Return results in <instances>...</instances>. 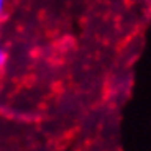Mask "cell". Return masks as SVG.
<instances>
[{
	"label": "cell",
	"mask_w": 151,
	"mask_h": 151,
	"mask_svg": "<svg viewBox=\"0 0 151 151\" xmlns=\"http://www.w3.org/2000/svg\"><path fill=\"white\" fill-rule=\"evenodd\" d=\"M5 63H7V53H5V49L0 46V69L5 66Z\"/></svg>",
	"instance_id": "6da1fadb"
},
{
	"label": "cell",
	"mask_w": 151,
	"mask_h": 151,
	"mask_svg": "<svg viewBox=\"0 0 151 151\" xmlns=\"http://www.w3.org/2000/svg\"><path fill=\"white\" fill-rule=\"evenodd\" d=\"M4 7H5V0H0V20L4 17Z\"/></svg>",
	"instance_id": "7a4b0ae2"
}]
</instances>
